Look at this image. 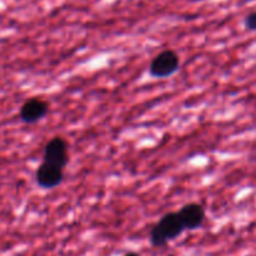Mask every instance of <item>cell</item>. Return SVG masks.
Masks as SVG:
<instances>
[{"mask_svg": "<svg viewBox=\"0 0 256 256\" xmlns=\"http://www.w3.org/2000/svg\"><path fill=\"white\" fill-rule=\"evenodd\" d=\"M180 70V56L176 52L167 49L152 59L150 64V74L154 78H167Z\"/></svg>", "mask_w": 256, "mask_h": 256, "instance_id": "1", "label": "cell"}, {"mask_svg": "<svg viewBox=\"0 0 256 256\" xmlns=\"http://www.w3.org/2000/svg\"><path fill=\"white\" fill-rule=\"evenodd\" d=\"M44 162L64 168L70 162L68 142L62 137H54L44 148Z\"/></svg>", "mask_w": 256, "mask_h": 256, "instance_id": "2", "label": "cell"}, {"mask_svg": "<svg viewBox=\"0 0 256 256\" xmlns=\"http://www.w3.org/2000/svg\"><path fill=\"white\" fill-rule=\"evenodd\" d=\"M63 168H60L58 166H54L52 164H48V162H43L36 172V184L42 188L50 190L54 188V187H58L63 182Z\"/></svg>", "mask_w": 256, "mask_h": 256, "instance_id": "3", "label": "cell"}, {"mask_svg": "<svg viewBox=\"0 0 256 256\" xmlns=\"http://www.w3.org/2000/svg\"><path fill=\"white\" fill-rule=\"evenodd\" d=\"M49 112V104L44 100L33 97L26 100L20 108V120L26 124H33L43 120Z\"/></svg>", "mask_w": 256, "mask_h": 256, "instance_id": "4", "label": "cell"}, {"mask_svg": "<svg viewBox=\"0 0 256 256\" xmlns=\"http://www.w3.org/2000/svg\"><path fill=\"white\" fill-rule=\"evenodd\" d=\"M178 215L184 224V230H196L201 228L205 221V208L200 204L191 202L182 206L181 210L178 211Z\"/></svg>", "mask_w": 256, "mask_h": 256, "instance_id": "5", "label": "cell"}, {"mask_svg": "<svg viewBox=\"0 0 256 256\" xmlns=\"http://www.w3.org/2000/svg\"><path fill=\"white\" fill-rule=\"evenodd\" d=\"M158 230L162 235L167 238V241H171L182 235L184 231V226L182 224L181 218L178 212H168L161 218V220L156 224Z\"/></svg>", "mask_w": 256, "mask_h": 256, "instance_id": "6", "label": "cell"}, {"mask_svg": "<svg viewBox=\"0 0 256 256\" xmlns=\"http://www.w3.org/2000/svg\"><path fill=\"white\" fill-rule=\"evenodd\" d=\"M150 241H151V245L154 248H162V246H166L167 242H168L156 225L152 228L151 232H150Z\"/></svg>", "mask_w": 256, "mask_h": 256, "instance_id": "7", "label": "cell"}, {"mask_svg": "<svg viewBox=\"0 0 256 256\" xmlns=\"http://www.w3.org/2000/svg\"><path fill=\"white\" fill-rule=\"evenodd\" d=\"M245 28L250 32H256V12H252L245 18Z\"/></svg>", "mask_w": 256, "mask_h": 256, "instance_id": "8", "label": "cell"}, {"mask_svg": "<svg viewBox=\"0 0 256 256\" xmlns=\"http://www.w3.org/2000/svg\"><path fill=\"white\" fill-rule=\"evenodd\" d=\"M123 256H141V255H140V254H137V252H127V254H124Z\"/></svg>", "mask_w": 256, "mask_h": 256, "instance_id": "9", "label": "cell"}]
</instances>
